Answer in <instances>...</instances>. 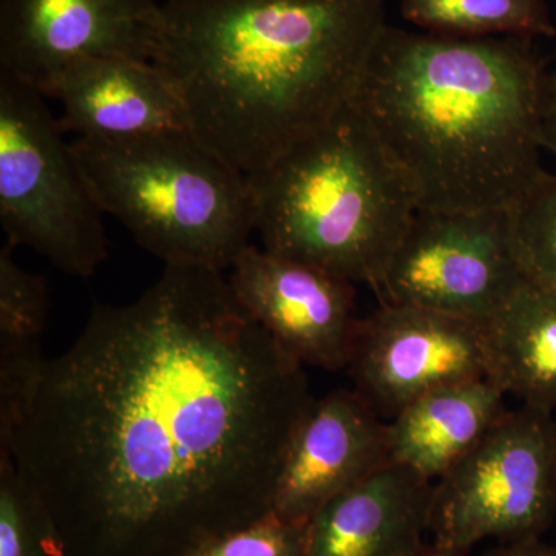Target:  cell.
<instances>
[{
	"label": "cell",
	"mask_w": 556,
	"mask_h": 556,
	"mask_svg": "<svg viewBox=\"0 0 556 556\" xmlns=\"http://www.w3.org/2000/svg\"><path fill=\"white\" fill-rule=\"evenodd\" d=\"M305 365L222 270L166 266L127 305H94L47 358L0 455L38 492L65 556H178L273 514L314 401Z\"/></svg>",
	"instance_id": "6da1fadb"
},
{
	"label": "cell",
	"mask_w": 556,
	"mask_h": 556,
	"mask_svg": "<svg viewBox=\"0 0 556 556\" xmlns=\"http://www.w3.org/2000/svg\"><path fill=\"white\" fill-rule=\"evenodd\" d=\"M152 62L190 130L255 177L350 104L387 28L382 0H164Z\"/></svg>",
	"instance_id": "7a4b0ae2"
},
{
	"label": "cell",
	"mask_w": 556,
	"mask_h": 556,
	"mask_svg": "<svg viewBox=\"0 0 556 556\" xmlns=\"http://www.w3.org/2000/svg\"><path fill=\"white\" fill-rule=\"evenodd\" d=\"M544 73L529 39L387 25L351 102L407 174L419 208H508L544 172Z\"/></svg>",
	"instance_id": "3957f363"
},
{
	"label": "cell",
	"mask_w": 556,
	"mask_h": 556,
	"mask_svg": "<svg viewBox=\"0 0 556 556\" xmlns=\"http://www.w3.org/2000/svg\"><path fill=\"white\" fill-rule=\"evenodd\" d=\"M263 249L379 288L419 211L412 181L353 102L249 178Z\"/></svg>",
	"instance_id": "277c9868"
},
{
	"label": "cell",
	"mask_w": 556,
	"mask_h": 556,
	"mask_svg": "<svg viewBox=\"0 0 556 556\" xmlns=\"http://www.w3.org/2000/svg\"><path fill=\"white\" fill-rule=\"evenodd\" d=\"M104 214L166 266L232 268L255 230L251 181L192 130L70 142Z\"/></svg>",
	"instance_id": "5b68a950"
},
{
	"label": "cell",
	"mask_w": 556,
	"mask_h": 556,
	"mask_svg": "<svg viewBox=\"0 0 556 556\" xmlns=\"http://www.w3.org/2000/svg\"><path fill=\"white\" fill-rule=\"evenodd\" d=\"M46 97L0 73V223L62 273L90 277L109 258L102 208Z\"/></svg>",
	"instance_id": "8992f818"
},
{
	"label": "cell",
	"mask_w": 556,
	"mask_h": 556,
	"mask_svg": "<svg viewBox=\"0 0 556 556\" xmlns=\"http://www.w3.org/2000/svg\"><path fill=\"white\" fill-rule=\"evenodd\" d=\"M556 519V419L508 412L433 485L434 546L470 552L478 543L541 538Z\"/></svg>",
	"instance_id": "52a82bcc"
},
{
	"label": "cell",
	"mask_w": 556,
	"mask_h": 556,
	"mask_svg": "<svg viewBox=\"0 0 556 556\" xmlns=\"http://www.w3.org/2000/svg\"><path fill=\"white\" fill-rule=\"evenodd\" d=\"M525 280L508 208H419L379 289L387 302L484 324Z\"/></svg>",
	"instance_id": "ba28073f"
},
{
	"label": "cell",
	"mask_w": 556,
	"mask_h": 556,
	"mask_svg": "<svg viewBox=\"0 0 556 556\" xmlns=\"http://www.w3.org/2000/svg\"><path fill=\"white\" fill-rule=\"evenodd\" d=\"M346 369L354 390L390 420L438 388L486 379L484 324L386 302L358 320Z\"/></svg>",
	"instance_id": "9c48e42d"
},
{
	"label": "cell",
	"mask_w": 556,
	"mask_h": 556,
	"mask_svg": "<svg viewBox=\"0 0 556 556\" xmlns=\"http://www.w3.org/2000/svg\"><path fill=\"white\" fill-rule=\"evenodd\" d=\"M161 22L156 0H0V73L47 98L78 62L152 61Z\"/></svg>",
	"instance_id": "30bf717a"
},
{
	"label": "cell",
	"mask_w": 556,
	"mask_h": 556,
	"mask_svg": "<svg viewBox=\"0 0 556 556\" xmlns=\"http://www.w3.org/2000/svg\"><path fill=\"white\" fill-rule=\"evenodd\" d=\"M230 269L240 305L278 345L302 365L346 369L361 320L354 283L251 244Z\"/></svg>",
	"instance_id": "8fae6325"
},
{
	"label": "cell",
	"mask_w": 556,
	"mask_h": 556,
	"mask_svg": "<svg viewBox=\"0 0 556 556\" xmlns=\"http://www.w3.org/2000/svg\"><path fill=\"white\" fill-rule=\"evenodd\" d=\"M391 463L388 422L356 390L314 399L278 473L273 514L306 522L318 508Z\"/></svg>",
	"instance_id": "7c38bea8"
},
{
	"label": "cell",
	"mask_w": 556,
	"mask_h": 556,
	"mask_svg": "<svg viewBox=\"0 0 556 556\" xmlns=\"http://www.w3.org/2000/svg\"><path fill=\"white\" fill-rule=\"evenodd\" d=\"M61 104V127L78 139L123 141L190 130L174 80L152 61L93 58L62 73L49 97Z\"/></svg>",
	"instance_id": "4fadbf2b"
},
{
	"label": "cell",
	"mask_w": 556,
	"mask_h": 556,
	"mask_svg": "<svg viewBox=\"0 0 556 556\" xmlns=\"http://www.w3.org/2000/svg\"><path fill=\"white\" fill-rule=\"evenodd\" d=\"M434 482L390 463L305 522L308 556H412L427 546Z\"/></svg>",
	"instance_id": "5bb4252c"
},
{
	"label": "cell",
	"mask_w": 556,
	"mask_h": 556,
	"mask_svg": "<svg viewBox=\"0 0 556 556\" xmlns=\"http://www.w3.org/2000/svg\"><path fill=\"white\" fill-rule=\"evenodd\" d=\"M506 393L492 380L438 388L388 422L391 463L437 482L506 415Z\"/></svg>",
	"instance_id": "9a60e30c"
},
{
	"label": "cell",
	"mask_w": 556,
	"mask_h": 556,
	"mask_svg": "<svg viewBox=\"0 0 556 556\" xmlns=\"http://www.w3.org/2000/svg\"><path fill=\"white\" fill-rule=\"evenodd\" d=\"M486 379L525 407L556 408V292L526 280L484 321Z\"/></svg>",
	"instance_id": "2e32d148"
},
{
	"label": "cell",
	"mask_w": 556,
	"mask_h": 556,
	"mask_svg": "<svg viewBox=\"0 0 556 556\" xmlns=\"http://www.w3.org/2000/svg\"><path fill=\"white\" fill-rule=\"evenodd\" d=\"M13 247L0 249V388L25 393L38 383L47 358L40 336L49 313L46 278L17 265Z\"/></svg>",
	"instance_id": "e0dca14e"
},
{
	"label": "cell",
	"mask_w": 556,
	"mask_h": 556,
	"mask_svg": "<svg viewBox=\"0 0 556 556\" xmlns=\"http://www.w3.org/2000/svg\"><path fill=\"white\" fill-rule=\"evenodd\" d=\"M405 20L452 38H522L555 33L546 0H402Z\"/></svg>",
	"instance_id": "ac0fdd59"
},
{
	"label": "cell",
	"mask_w": 556,
	"mask_h": 556,
	"mask_svg": "<svg viewBox=\"0 0 556 556\" xmlns=\"http://www.w3.org/2000/svg\"><path fill=\"white\" fill-rule=\"evenodd\" d=\"M0 556H65L49 508L10 455H0Z\"/></svg>",
	"instance_id": "d6986e66"
},
{
	"label": "cell",
	"mask_w": 556,
	"mask_h": 556,
	"mask_svg": "<svg viewBox=\"0 0 556 556\" xmlns=\"http://www.w3.org/2000/svg\"><path fill=\"white\" fill-rule=\"evenodd\" d=\"M508 218L522 274L556 292V175L544 170L508 207Z\"/></svg>",
	"instance_id": "ffe728a7"
},
{
	"label": "cell",
	"mask_w": 556,
	"mask_h": 556,
	"mask_svg": "<svg viewBox=\"0 0 556 556\" xmlns=\"http://www.w3.org/2000/svg\"><path fill=\"white\" fill-rule=\"evenodd\" d=\"M178 556H308L305 522L285 521L269 514L208 538Z\"/></svg>",
	"instance_id": "44dd1931"
},
{
	"label": "cell",
	"mask_w": 556,
	"mask_h": 556,
	"mask_svg": "<svg viewBox=\"0 0 556 556\" xmlns=\"http://www.w3.org/2000/svg\"><path fill=\"white\" fill-rule=\"evenodd\" d=\"M538 130L541 148L551 152L556 159V67L544 73L541 86L540 112H538Z\"/></svg>",
	"instance_id": "7402d4cb"
},
{
	"label": "cell",
	"mask_w": 556,
	"mask_h": 556,
	"mask_svg": "<svg viewBox=\"0 0 556 556\" xmlns=\"http://www.w3.org/2000/svg\"><path fill=\"white\" fill-rule=\"evenodd\" d=\"M479 556H556V544L546 543L541 538H532L514 543H497Z\"/></svg>",
	"instance_id": "603a6c76"
},
{
	"label": "cell",
	"mask_w": 556,
	"mask_h": 556,
	"mask_svg": "<svg viewBox=\"0 0 556 556\" xmlns=\"http://www.w3.org/2000/svg\"><path fill=\"white\" fill-rule=\"evenodd\" d=\"M468 552L464 551H453V548H445L434 546V544H430V546H426L422 551L417 552V554L412 556H467Z\"/></svg>",
	"instance_id": "cb8c5ba5"
}]
</instances>
